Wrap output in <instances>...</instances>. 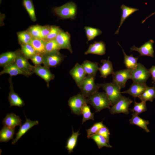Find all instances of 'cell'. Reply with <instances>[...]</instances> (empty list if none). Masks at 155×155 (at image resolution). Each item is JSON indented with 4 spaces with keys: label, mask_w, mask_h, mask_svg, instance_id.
Returning a JSON list of instances; mask_svg holds the SVG:
<instances>
[{
    "label": "cell",
    "mask_w": 155,
    "mask_h": 155,
    "mask_svg": "<svg viewBox=\"0 0 155 155\" xmlns=\"http://www.w3.org/2000/svg\"><path fill=\"white\" fill-rule=\"evenodd\" d=\"M23 5L32 20H36L34 6L32 0H23Z\"/></svg>",
    "instance_id": "1f68e13d"
},
{
    "label": "cell",
    "mask_w": 155,
    "mask_h": 155,
    "mask_svg": "<svg viewBox=\"0 0 155 155\" xmlns=\"http://www.w3.org/2000/svg\"><path fill=\"white\" fill-rule=\"evenodd\" d=\"M84 28L88 41L91 40L102 33L101 31L98 28L86 26Z\"/></svg>",
    "instance_id": "e575fe53"
},
{
    "label": "cell",
    "mask_w": 155,
    "mask_h": 155,
    "mask_svg": "<svg viewBox=\"0 0 155 155\" xmlns=\"http://www.w3.org/2000/svg\"><path fill=\"white\" fill-rule=\"evenodd\" d=\"M17 35L19 42L20 45L30 44L33 38L27 30L19 32Z\"/></svg>",
    "instance_id": "d6a6232c"
},
{
    "label": "cell",
    "mask_w": 155,
    "mask_h": 155,
    "mask_svg": "<svg viewBox=\"0 0 155 155\" xmlns=\"http://www.w3.org/2000/svg\"><path fill=\"white\" fill-rule=\"evenodd\" d=\"M15 128H11L4 125L0 131V142L6 143L13 139Z\"/></svg>",
    "instance_id": "cb8c5ba5"
},
{
    "label": "cell",
    "mask_w": 155,
    "mask_h": 155,
    "mask_svg": "<svg viewBox=\"0 0 155 155\" xmlns=\"http://www.w3.org/2000/svg\"><path fill=\"white\" fill-rule=\"evenodd\" d=\"M26 121L24 123L20 126L18 132L16 134L15 139L11 142V144H16L20 138L26 133L30 129L35 125H38L39 122L38 121H31L30 119H27L25 115Z\"/></svg>",
    "instance_id": "2e32d148"
},
{
    "label": "cell",
    "mask_w": 155,
    "mask_h": 155,
    "mask_svg": "<svg viewBox=\"0 0 155 155\" xmlns=\"http://www.w3.org/2000/svg\"><path fill=\"white\" fill-rule=\"evenodd\" d=\"M148 70L152 76V83H154L155 82V66H152Z\"/></svg>",
    "instance_id": "f6af8a7d"
},
{
    "label": "cell",
    "mask_w": 155,
    "mask_h": 155,
    "mask_svg": "<svg viewBox=\"0 0 155 155\" xmlns=\"http://www.w3.org/2000/svg\"><path fill=\"white\" fill-rule=\"evenodd\" d=\"M147 110L146 101L137 102L135 101L133 108L129 109V111L133 112V114L137 115L146 111Z\"/></svg>",
    "instance_id": "d590c367"
},
{
    "label": "cell",
    "mask_w": 155,
    "mask_h": 155,
    "mask_svg": "<svg viewBox=\"0 0 155 155\" xmlns=\"http://www.w3.org/2000/svg\"><path fill=\"white\" fill-rule=\"evenodd\" d=\"M96 134L102 135L103 136L109 143V138L110 135L109 130L105 125L101 128Z\"/></svg>",
    "instance_id": "7bdbcfd3"
},
{
    "label": "cell",
    "mask_w": 155,
    "mask_h": 155,
    "mask_svg": "<svg viewBox=\"0 0 155 155\" xmlns=\"http://www.w3.org/2000/svg\"><path fill=\"white\" fill-rule=\"evenodd\" d=\"M37 53L44 55L46 54L45 41L41 38H33L30 43Z\"/></svg>",
    "instance_id": "83f0119b"
},
{
    "label": "cell",
    "mask_w": 155,
    "mask_h": 155,
    "mask_svg": "<svg viewBox=\"0 0 155 155\" xmlns=\"http://www.w3.org/2000/svg\"><path fill=\"white\" fill-rule=\"evenodd\" d=\"M154 42L153 40L151 39L145 42L140 47L133 45L130 48V51L138 52L140 54V56H147L154 57V51L153 45Z\"/></svg>",
    "instance_id": "8fae6325"
},
{
    "label": "cell",
    "mask_w": 155,
    "mask_h": 155,
    "mask_svg": "<svg viewBox=\"0 0 155 155\" xmlns=\"http://www.w3.org/2000/svg\"><path fill=\"white\" fill-rule=\"evenodd\" d=\"M81 65L86 75L96 76L99 68L98 63L86 60Z\"/></svg>",
    "instance_id": "603a6c76"
},
{
    "label": "cell",
    "mask_w": 155,
    "mask_h": 155,
    "mask_svg": "<svg viewBox=\"0 0 155 155\" xmlns=\"http://www.w3.org/2000/svg\"><path fill=\"white\" fill-rule=\"evenodd\" d=\"M87 99L88 104L95 109L96 112L98 113L104 109L110 108V102L105 92H97L88 97Z\"/></svg>",
    "instance_id": "6da1fadb"
},
{
    "label": "cell",
    "mask_w": 155,
    "mask_h": 155,
    "mask_svg": "<svg viewBox=\"0 0 155 155\" xmlns=\"http://www.w3.org/2000/svg\"><path fill=\"white\" fill-rule=\"evenodd\" d=\"M71 36L67 32L61 31L55 39L61 49L68 50L70 53H73V50L70 42Z\"/></svg>",
    "instance_id": "7c38bea8"
},
{
    "label": "cell",
    "mask_w": 155,
    "mask_h": 155,
    "mask_svg": "<svg viewBox=\"0 0 155 155\" xmlns=\"http://www.w3.org/2000/svg\"><path fill=\"white\" fill-rule=\"evenodd\" d=\"M68 102L71 113L77 115H81L82 107L85 104H88L87 98L81 93L71 97Z\"/></svg>",
    "instance_id": "5b68a950"
},
{
    "label": "cell",
    "mask_w": 155,
    "mask_h": 155,
    "mask_svg": "<svg viewBox=\"0 0 155 155\" xmlns=\"http://www.w3.org/2000/svg\"><path fill=\"white\" fill-rule=\"evenodd\" d=\"M46 53L59 51L61 48L55 39L45 41Z\"/></svg>",
    "instance_id": "836d02e7"
},
{
    "label": "cell",
    "mask_w": 155,
    "mask_h": 155,
    "mask_svg": "<svg viewBox=\"0 0 155 155\" xmlns=\"http://www.w3.org/2000/svg\"><path fill=\"white\" fill-rule=\"evenodd\" d=\"M3 68V69L0 72V75L6 73L9 75L11 77L18 75H22L27 77H28L29 76L19 68L15 62L6 65Z\"/></svg>",
    "instance_id": "ffe728a7"
},
{
    "label": "cell",
    "mask_w": 155,
    "mask_h": 155,
    "mask_svg": "<svg viewBox=\"0 0 155 155\" xmlns=\"http://www.w3.org/2000/svg\"><path fill=\"white\" fill-rule=\"evenodd\" d=\"M1 0H0V3H1Z\"/></svg>",
    "instance_id": "7dc6e473"
},
{
    "label": "cell",
    "mask_w": 155,
    "mask_h": 155,
    "mask_svg": "<svg viewBox=\"0 0 155 155\" xmlns=\"http://www.w3.org/2000/svg\"><path fill=\"white\" fill-rule=\"evenodd\" d=\"M104 126L103 121L94 124L90 128L86 130L87 137L90 138L91 136L96 134L98 131Z\"/></svg>",
    "instance_id": "f35d334b"
},
{
    "label": "cell",
    "mask_w": 155,
    "mask_h": 155,
    "mask_svg": "<svg viewBox=\"0 0 155 155\" xmlns=\"http://www.w3.org/2000/svg\"><path fill=\"white\" fill-rule=\"evenodd\" d=\"M155 13V11L154 13H152V14H151L148 17H146L144 20L143 21H142V23H144L145 22L146 20H147V19L149 18L150 17L152 16V15H153Z\"/></svg>",
    "instance_id": "bcb514c9"
},
{
    "label": "cell",
    "mask_w": 155,
    "mask_h": 155,
    "mask_svg": "<svg viewBox=\"0 0 155 155\" xmlns=\"http://www.w3.org/2000/svg\"><path fill=\"white\" fill-rule=\"evenodd\" d=\"M132 117L129 120V123L131 125H135L138 126L144 130L146 132H150L147 127V125L149 123L148 120H144L138 116V115L131 114Z\"/></svg>",
    "instance_id": "484cf974"
},
{
    "label": "cell",
    "mask_w": 155,
    "mask_h": 155,
    "mask_svg": "<svg viewBox=\"0 0 155 155\" xmlns=\"http://www.w3.org/2000/svg\"><path fill=\"white\" fill-rule=\"evenodd\" d=\"M69 73L78 87L86 76V74L81 65L78 63L70 71Z\"/></svg>",
    "instance_id": "4fadbf2b"
},
{
    "label": "cell",
    "mask_w": 155,
    "mask_h": 155,
    "mask_svg": "<svg viewBox=\"0 0 155 155\" xmlns=\"http://www.w3.org/2000/svg\"><path fill=\"white\" fill-rule=\"evenodd\" d=\"M30 59L35 66L40 65L43 63L44 55L36 53Z\"/></svg>",
    "instance_id": "b9f144b4"
},
{
    "label": "cell",
    "mask_w": 155,
    "mask_h": 155,
    "mask_svg": "<svg viewBox=\"0 0 155 155\" xmlns=\"http://www.w3.org/2000/svg\"><path fill=\"white\" fill-rule=\"evenodd\" d=\"M65 56L59 51L46 53L44 55V66L48 68L56 67L63 61Z\"/></svg>",
    "instance_id": "9c48e42d"
},
{
    "label": "cell",
    "mask_w": 155,
    "mask_h": 155,
    "mask_svg": "<svg viewBox=\"0 0 155 155\" xmlns=\"http://www.w3.org/2000/svg\"><path fill=\"white\" fill-rule=\"evenodd\" d=\"M133 69L127 68L114 72L112 74V82L117 85L121 89L124 88L127 81L131 79Z\"/></svg>",
    "instance_id": "52a82bcc"
},
{
    "label": "cell",
    "mask_w": 155,
    "mask_h": 155,
    "mask_svg": "<svg viewBox=\"0 0 155 155\" xmlns=\"http://www.w3.org/2000/svg\"><path fill=\"white\" fill-rule=\"evenodd\" d=\"M80 135L79 130L77 132H74L72 128V134L67 139L65 147L69 154L73 152V150L77 145L78 137Z\"/></svg>",
    "instance_id": "4316f807"
},
{
    "label": "cell",
    "mask_w": 155,
    "mask_h": 155,
    "mask_svg": "<svg viewBox=\"0 0 155 155\" xmlns=\"http://www.w3.org/2000/svg\"><path fill=\"white\" fill-rule=\"evenodd\" d=\"M118 43L122 49L124 56V63L126 67L127 68L132 69L135 68L138 64L137 61L138 57H135L133 56L132 54L129 56L127 55L126 54L119 43L118 42Z\"/></svg>",
    "instance_id": "f546056e"
},
{
    "label": "cell",
    "mask_w": 155,
    "mask_h": 155,
    "mask_svg": "<svg viewBox=\"0 0 155 155\" xmlns=\"http://www.w3.org/2000/svg\"><path fill=\"white\" fill-rule=\"evenodd\" d=\"M98 84L105 91L110 101L111 106L115 104L123 96L120 88L113 82Z\"/></svg>",
    "instance_id": "7a4b0ae2"
},
{
    "label": "cell",
    "mask_w": 155,
    "mask_h": 155,
    "mask_svg": "<svg viewBox=\"0 0 155 155\" xmlns=\"http://www.w3.org/2000/svg\"><path fill=\"white\" fill-rule=\"evenodd\" d=\"M34 73L45 81L48 87L49 86V82L55 78L54 75L51 73L49 68L40 65L34 66Z\"/></svg>",
    "instance_id": "5bb4252c"
},
{
    "label": "cell",
    "mask_w": 155,
    "mask_h": 155,
    "mask_svg": "<svg viewBox=\"0 0 155 155\" xmlns=\"http://www.w3.org/2000/svg\"><path fill=\"white\" fill-rule=\"evenodd\" d=\"M120 8L122 10L121 21L118 28L115 34H118L120 28L125 20L131 14L139 10V9L136 8L127 7L124 4H122Z\"/></svg>",
    "instance_id": "d4e9b609"
},
{
    "label": "cell",
    "mask_w": 155,
    "mask_h": 155,
    "mask_svg": "<svg viewBox=\"0 0 155 155\" xmlns=\"http://www.w3.org/2000/svg\"><path fill=\"white\" fill-rule=\"evenodd\" d=\"M109 59V57H108L106 60L102 59L101 61L102 65L98 69L101 74V78H106L114 72L112 63Z\"/></svg>",
    "instance_id": "44dd1931"
},
{
    "label": "cell",
    "mask_w": 155,
    "mask_h": 155,
    "mask_svg": "<svg viewBox=\"0 0 155 155\" xmlns=\"http://www.w3.org/2000/svg\"><path fill=\"white\" fill-rule=\"evenodd\" d=\"M17 55V51H8L0 55V66L3 67L15 62Z\"/></svg>",
    "instance_id": "7402d4cb"
},
{
    "label": "cell",
    "mask_w": 155,
    "mask_h": 155,
    "mask_svg": "<svg viewBox=\"0 0 155 155\" xmlns=\"http://www.w3.org/2000/svg\"><path fill=\"white\" fill-rule=\"evenodd\" d=\"M81 114L83 115L82 124L89 120H94V113L91 112L90 106L86 104L82 107L81 110Z\"/></svg>",
    "instance_id": "74e56055"
},
{
    "label": "cell",
    "mask_w": 155,
    "mask_h": 155,
    "mask_svg": "<svg viewBox=\"0 0 155 155\" xmlns=\"http://www.w3.org/2000/svg\"><path fill=\"white\" fill-rule=\"evenodd\" d=\"M138 97L141 101L152 102L155 98V83L152 87L148 86L144 92Z\"/></svg>",
    "instance_id": "f1b7e54d"
},
{
    "label": "cell",
    "mask_w": 155,
    "mask_h": 155,
    "mask_svg": "<svg viewBox=\"0 0 155 155\" xmlns=\"http://www.w3.org/2000/svg\"><path fill=\"white\" fill-rule=\"evenodd\" d=\"M77 9L75 3L69 2L61 6L53 8V11L57 16L61 19H74L76 16Z\"/></svg>",
    "instance_id": "3957f363"
},
{
    "label": "cell",
    "mask_w": 155,
    "mask_h": 155,
    "mask_svg": "<svg viewBox=\"0 0 155 155\" xmlns=\"http://www.w3.org/2000/svg\"><path fill=\"white\" fill-rule=\"evenodd\" d=\"M90 138L93 140L99 149L104 147L108 148L112 147L108 142L106 140L103 136L100 134H94L91 136Z\"/></svg>",
    "instance_id": "4dcf8cb0"
},
{
    "label": "cell",
    "mask_w": 155,
    "mask_h": 155,
    "mask_svg": "<svg viewBox=\"0 0 155 155\" xmlns=\"http://www.w3.org/2000/svg\"><path fill=\"white\" fill-rule=\"evenodd\" d=\"M133 101L129 98L122 96L121 99L109 109L111 114L123 113L128 115L129 113V108Z\"/></svg>",
    "instance_id": "ba28073f"
},
{
    "label": "cell",
    "mask_w": 155,
    "mask_h": 155,
    "mask_svg": "<svg viewBox=\"0 0 155 155\" xmlns=\"http://www.w3.org/2000/svg\"><path fill=\"white\" fill-rule=\"evenodd\" d=\"M148 86L146 83L141 84L133 82L128 90L121 92V93L128 94L133 97L135 100L136 97H138L144 92Z\"/></svg>",
    "instance_id": "e0dca14e"
},
{
    "label": "cell",
    "mask_w": 155,
    "mask_h": 155,
    "mask_svg": "<svg viewBox=\"0 0 155 155\" xmlns=\"http://www.w3.org/2000/svg\"><path fill=\"white\" fill-rule=\"evenodd\" d=\"M105 51L106 45L103 41H95L89 45L87 50L85 52V54H92L103 55L105 54Z\"/></svg>",
    "instance_id": "ac0fdd59"
},
{
    "label": "cell",
    "mask_w": 155,
    "mask_h": 155,
    "mask_svg": "<svg viewBox=\"0 0 155 155\" xmlns=\"http://www.w3.org/2000/svg\"><path fill=\"white\" fill-rule=\"evenodd\" d=\"M2 124L11 128H15L17 126L22 125V120L20 117L14 113H7L2 121Z\"/></svg>",
    "instance_id": "d6986e66"
},
{
    "label": "cell",
    "mask_w": 155,
    "mask_h": 155,
    "mask_svg": "<svg viewBox=\"0 0 155 155\" xmlns=\"http://www.w3.org/2000/svg\"><path fill=\"white\" fill-rule=\"evenodd\" d=\"M95 76L87 75L85 78L78 87L80 93L88 98L98 92L100 86L95 82Z\"/></svg>",
    "instance_id": "277c9868"
},
{
    "label": "cell",
    "mask_w": 155,
    "mask_h": 155,
    "mask_svg": "<svg viewBox=\"0 0 155 155\" xmlns=\"http://www.w3.org/2000/svg\"><path fill=\"white\" fill-rule=\"evenodd\" d=\"M21 51L22 53L29 59L37 53L30 44H22Z\"/></svg>",
    "instance_id": "8d00e7d4"
},
{
    "label": "cell",
    "mask_w": 155,
    "mask_h": 155,
    "mask_svg": "<svg viewBox=\"0 0 155 155\" xmlns=\"http://www.w3.org/2000/svg\"><path fill=\"white\" fill-rule=\"evenodd\" d=\"M62 31L58 26H51L50 32L44 40L46 41L55 39L57 35Z\"/></svg>",
    "instance_id": "60d3db41"
},
{
    "label": "cell",
    "mask_w": 155,
    "mask_h": 155,
    "mask_svg": "<svg viewBox=\"0 0 155 155\" xmlns=\"http://www.w3.org/2000/svg\"><path fill=\"white\" fill-rule=\"evenodd\" d=\"M41 27L38 25H33L30 27L27 30L33 38L41 39Z\"/></svg>",
    "instance_id": "ab89813d"
},
{
    "label": "cell",
    "mask_w": 155,
    "mask_h": 155,
    "mask_svg": "<svg viewBox=\"0 0 155 155\" xmlns=\"http://www.w3.org/2000/svg\"><path fill=\"white\" fill-rule=\"evenodd\" d=\"M8 81L10 84V91L9 93L8 100L10 103V107L13 106L22 107L25 104L24 102L18 94L14 92L11 77H10Z\"/></svg>",
    "instance_id": "9a60e30c"
},
{
    "label": "cell",
    "mask_w": 155,
    "mask_h": 155,
    "mask_svg": "<svg viewBox=\"0 0 155 155\" xmlns=\"http://www.w3.org/2000/svg\"><path fill=\"white\" fill-rule=\"evenodd\" d=\"M17 51V55L15 61L16 65L28 75H32L34 73V66L29 63L28 59L22 53L21 50Z\"/></svg>",
    "instance_id": "30bf717a"
},
{
    "label": "cell",
    "mask_w": 155,
    "mask_h": 155,
    "mask_svg": "<svg viewBox=\"0 0 155 155\" xmlns=\"http://www.w3.org/2000/svg\"><path fill=\"white\" fill-rule=\"evenodd\" d=\"M51 26L46 25L42 26L41 29V39L44 40L50 31Z\"/></svg>",
    "instance_id": "ee69618b"
},
{
    "label": "cell",
    "mask_w": 155,
    "mask_h": 155,
    "mask_svg": "<svg viewBox=\"0 0 155 155\" xmlns=\"http://www.w3.org/2000/svg\"><path fill=\"white\" fill-rule=\"evenodd\" d=\"M150 75L148 70L143 65L139 63L136 67L132 70L131 79L133 82L141 84L146 83Z\"/></svg>",
    "instance_id": "8992f818"
}]
</instances>
